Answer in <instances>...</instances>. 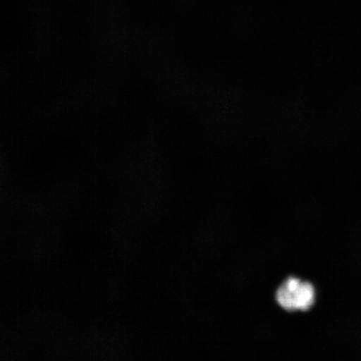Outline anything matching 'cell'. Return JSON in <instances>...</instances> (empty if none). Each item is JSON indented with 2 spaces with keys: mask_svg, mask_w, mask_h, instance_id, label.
<instances>
[{
  "mask_svg": "<svg viewBox=\"0 0 361 361\" xmlns=\"http://www.w3.org/2000/svg\"><path fill=\"white\" fill-rule=\"evenodd\" d=\"M283 284L291 293L295 310L306 311L314 305L315 291L312 284L293 277L288 278Z\"/></svg>",
  "mask_w": 361,
  "mask_h": 361,
  "instance_id": "6da1fadb",
  "label": "cell"
}]
</instances>
